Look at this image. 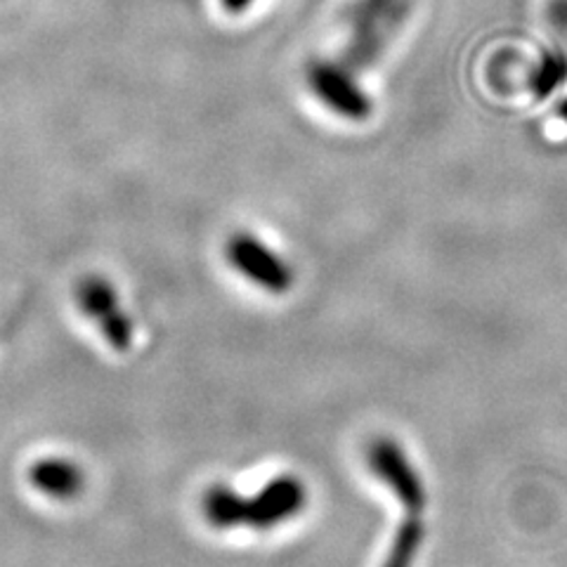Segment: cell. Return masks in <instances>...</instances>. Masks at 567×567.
Wrapping results in <instances>:
<instances>
[{"label": "cell", "mask_w": 567, "mask_h": 567, "mask_svg": "<svg viewBox=\"0 0 567 567\" xmlns=\"http://www.w3.org/2000/svg\"><path fill=\"white\" fill-rule=\"evenodd\" d=\"M227 260L233 268L246 277L258 289L281 296L293 287V268L275 248L248 233H237L227 241Z\"/></svg>", "instance_id": "obj_3"}, {"label": "cell", "mask_w": 567, "mask_h": 567, "mask_svg": "<svg viewBox=\"0 0 567 567\" xmlns=\"http://www.w3.org/2000/svg\"><path fill=\"white\" fill-rule=\"evenodd\" d=\"M369 471L393 492L404 511H423L429 504V489H425L421 471L412 464L410 454L404 452L398 440L377 437L367 450Z\"/></svg>", "instance_id": "obj_2"}, {"label": "cell", "mask_w": 567, "mask_h": 567, "mask_svg": "<svg viewBox=\"0 0 567 567\" xmlns=\"http://www.w3.org/2000/svg\"><path fill=\"white\" fill-rule=\"evenodd\" d=\"M248 3H251V0H223V6H225L229 12H239V10H244Z\"/></svg>", "instance_id": "obj_9"}, {"label": "cell", "mask_w": 567, "mask_h": 567, "mask_svg": "<svg viewBox=\"0 0 567 567\" xmlns=\"http://www.w3.org/2000/svg\"><path fill=\"white\" fill-rule=\"evenodd\" d=\"M308 506V487L298 475H279L254 496H244L235 487L213 485L202 496V513L216 529H256L270 532L293 520Z\"/></svg>", "instance_id": "obj_1"}, {"label": "cell", "mask_w": 567, "mask_h": 567, "mask_svg": "<svg viewBox=\"0 0 567 567\" xmlns=\"http://www.w3.org/2000/svg\"><path fill=\"white\" fill-rule=\"evenodd\" d=\"M425 539L423 511H406L393 542H390L383 567H414Z\"/></svg>", "instance_id": "obj_7"}, {"label": "cell", "mask_w": 567, "mask_h": 567, "mask_svg": "<svg viewBox=\"0 0 567 567\" xmlns=\"http://www.w3.org/2000/svg\"><path fill=\"white\" fill-rule=\"evenodd\" d=\"M76 300L79 308L100 327L106 343L116 352H126L133 348L135 324L131 322V317L123 312L118 291L110 279H104L100 275L83 277L76 287Z\"/></svg>", "instance_id": "obj_4"}, {"label": "cell", "mask_w": 567, "mask_h": 567, "mask_svg": "<svg viewBox=\"0 0 567 567\" xmlns=\"http://www.w3.org/2000/svg\"><path fill=\"white\" fill-rule=\"evenodd\" d=\"M383 3L385 0H367L362 6V12L358 17V31H354V55H360L362 50H371L374 48V31L379 27V17L383 12Z\"/></svg>", "instance_id": "obj_8"}, {"label": "cell", "mask_w": 567, "mask_h": 567, "mask_svg": "<svg viewBox=\"0 0 567 567\" xmlns=\"http://www.w3.org/2000/svg\"><path fill=\"white\" fill-rule=\"evenodd\" d=\"M310 85L319 95V100H324L333 112H339L346 118L362 121L371 112L369 100L341 69L329 66V64L312 66Z\"/></svg>", "instance_id": "obj_5"}, {"label": "cell", "mask_w": 567, "mask_h": 567, "mask_svg": "<svg viewBox=\"0 0 567 567\" xmlns=\"http://www.w3.org/2000/svg\"><path fill=\"white\" fill-rule=\"evenodd\" d=\"M29 483L48 499L71 502L85 489V473L71 458L48 456L31 464Z\"/></svg>", "instance_id": "obj_6"}]
</instances>
